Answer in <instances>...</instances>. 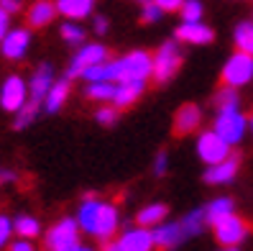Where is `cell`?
I'll return each instance as SVG.
<instances>
[{
    "instance_id": "6da1fadb",
    "label": "cell",
    "mask_w": 253,
    "mask_h": 251,
    "mask_svg": "<svg viewBox=\"0 0 253 251\" xmlns=\"http://www.w3.org/2000/svg\"><path fill=\"white\" fill-rule=\"evenodd\" d=\"M77 226L84 233H92L95 239L108 241L110 236L118 228V210L115 205L110 202H102L97 198H87L80 208V218H77Z\"/></svg>"
},
{
    "instance_id": "7a4b0ae2",
    "label": "cell",
    "mask_w": 253,
    "mask_h": 251,
    "mask_svg": "<svg viewBox=\"0 0 253 251\" xmlns=\"http://www.w3.org/2000/svg\"><path fill=\"white\" fill-rule=\"evenodd\" d=\"M54 85L51 80V67L49 64H43L34 72V77H31V85H28V100H26V105L16 113V121H13V126L16 128H26V126H31L34 123V118L36 113L41 110L43 105V100H46V93H49V87Z\"/></svg>"
},
{
    "instance_id": "3957f363",
    "label": "cell",
    "mask_w": 253,
    "mask_h": 251,
    "mask_svg": "<svg viewBox=\"0 0 253 251\" xmlns=\"http://www.w3.org/2000/svg\"><path fill=\"white\" fill-rule=\"evenodd\" d=\"M248 131V118L241 110H228V113H217L215 123H212V134L222 139L228 146L241 144Z\"/></svg>"
},
{
    "instance_id": "277c9868",
    "label": "cell",
    "mask_w": 253,
    "mask_h": 251,
    "mask_svg": "<svg viewBox=\"0 0 253 251\" xmlns=\"http://www.w3.org/2000/svg\"><path fill=\"white\" fill-rule=\"evenodd\" d=\"M154 62V72H151V77L156 82H169L174 75H176V69L182 67V51H179V44L176 41H167L164 47L156 51V56L151 59Z\"/></svg>"
},
{
    "instance_id": "5b68a950",
    "label": "cell",
    "mask_w": 253,
    "mask_h": 251,
    "mask_svg": "<svg viewBox=\"0 0 253 251\" xmlns=\"http://www.w3.org/2000/svg\"><path fill=\"white\" fill-rule=\"evenodd\" d=\"M251 80H253V56L235 51L222 67V85L230 87V90H238Z\"/></svg>"
},
{
    "instance_id": "8992f818",
    "label": "cell",
    "mask_w": 253,
    "mask_h": 251,
    "mask_svg": "<svg viewBox=\"0 0 253 251\" xmlns=\"http://www.w3.org/2000/svg\"><path fill=\"white\" fill-rule=\"evenodd\" d=\"M49 251H77L80 249V226L77 220L64 218L46 233Z\"/></svg>"
},
{
    "instance_id": "52a82bcc",
    "label": "cell",
    "mask_w": 253,
    "mask_h": 251,
    "mask_svg": "<svg viewBox=\"0 0 253 251\" xmlns=\"http://www.w3.org/2000/svg\"><path fill=\"white\" fill-rule=\"evenodd\" d=\"M121 82H146L154 72V62L146 51H130L128 56L121 59Z\"/></svg>"
},
{
    "instance_id": "ba28073f",
    "label": "cell",
    "mask_w": 253,
    "mask_h": 251,
    "mask_svg": "<svg viewBox=\"0 0 253 251\" xmlns=\"http://www.w3.org/2000/svg\"><path fill=\"white\" fill-rule=\"evenodd\" d=\"M108 62V49L102 44H87L84 49H80V54L72 59L69 64V77H82L84 72H90L92 67H100Z\"/></svg>"
},
{
    "instance_id": "9c48e42d",
    "label": "cell",
    "mask_w": 253,
    "mask_h": 251,
    "mask_svg": "<svg viewBox=\"0 0 253 251\" xmlns=\"http://www.w3.org/2000/svg\"><path fill=\"white\" fill-rule=\"evenodd\" d=\"M197 154L207 167H215V164H220V161H225L233 151H230V146L225 141L212 134V131H205V134L197 139Z\"/></svg>"
},
{
    "instance_id": "30bf717a",
    "label": "cell",
    "mask_w": 253,
    "mask_h": 251,
    "mask_svg": "<svg viewBox=\"0 0 253 251\" xmlns=\"http://www.w3.org/2000/svg\"><path fill=\"white\" fill-rule=\"evenodd\" d=\"M212 228H215V239L222 244V249H238V244L248 236V223L243 218H238L235 213L225 220H220Z\"/></svg>"
},
{
    "instance_id": "8fae6325",
    "label": "cell",
    "mask_w": 253,
    "mask_h": 251,
    "mask_svg": "<svg viewBox=\"0 0 253 251\" xmlns=\"http://www.w3.org/2000/svg\"><path fill=\"white\" fill-rule=\"evenodd\" d=\"M28 100V85L21 80V77H8L3 82V87H0V105H3V110L8 113H18Z\"/></svg>"
},
{
    "instance_id": "7c38bea8",
    "label": "cell",
    "mask_w": 253,
    "mask_h": 251,
    "mask_svg": "<svg viewBox=\"0 0 253 251\" xmlns=\"http://www.w3.org/2000/svg\"><path fill=\"white\" fill-rule=\"evenodd\" d=\"M154 249V233L146 228H128L108 251H151Z\"/></svg>"
},
{
    "instance_id": "4fadbf2b",
    "label": "cell",
    "mask_w": 253,
    "mask_h": 251,
    "mask_svg": "<svg viewBox=\"0 0 253 251\" xmlns=\"http://www.w3.org/2000/svg\"><path fill=\"white\" fill-rule=\"evenodd\" d=\"M238 169H241V156L230 154L225 161H220V164H215V167H207L205 182H207V185H228V182L235 180Z\"/></svg>"
},
{
    "instance_id": "5bb4252c",
    "label": "cell",
    "mask_w": 253,
    "mask_h": 251,
    "mask_svg": "<svg viewBox=\"0 0 253 251\" xmlns=\"http://www.w3.org/2000/svg\"><path fill=\"white\" fill-rule=\"evenodd\" d=\"M202 123V110L200 105H195V102H187V105H182L179 110H176L174 115V134L176 136H184V134H192V131H197Z\"/></svg>"
},
{
    "instance_id": "9a60e30c",
    "label": "cell",
    "mask_w": 253,
    "mask_h": 251,
    "mask_svg": "<svg viewBox=\"0 0 253 251\" xmlns=\"http://www.w3.org/2000/svg\"><path fill=\"white\" fill-rule=\"evenodd\" d=\"M28 41H31V34L26 31V28H13V31L5 34L3 44H0V51H3L5 59H21L28 49Z\"/></svg>"
},
{
    "instance_id": "2e32d148",
    "label": "cell",
    "mask_w": 253,
    "mask_h": 251,
    "mask_svg": "<svg viewBox=\"0 0 253 251\" xmlns=\"http://www.w3.org/2000/svg\"><path fill=\"white\" fill-rule=\"evenodd\" d=\"M174 34H176V41H184V44H210L215 39L212 28L205 23H182Z\"/></svg>"
},
{
    "instance_id": "e0dca14e",
    "label": "cell",
    "mask_w": 253,
    "mask_h": 251,
    "mask_svg": "<svg viewBox=\"0 0 253 251\" xmlns=\"http://www.w3.org/2000/svg\"><path fill=\"white\" fill-rule=\"evenodd\" d=\"M151 233H154V246H161V249H174L176 244H182L187 239L182 223H161Z\"/></svg>"
},
{
    "instance_id": "ac0fdd59",
    "label": "cell",
    "mask_w": 253,
    "mask_h": 251,
    "mask_svg": "<svg viewBox=\"0 0 253 251\" xmlns=\"http://www.w3.org/2000/svg\"><path fill=\"white\" fill-rule=\"evenodd\" d=\"M121 72H123V67H121V59H118V62H105V64H100V67H92L90 72H84L82 77L90 82V85H95V82L113 85L115 80L121 82Z\"/></svg>"
},
{
    "instance_id": "d6986e66",
    "label": "cell",
    "mask_w": 253,
    "mask_h": 251,
    "mask_svg": "<svg viewBox=\"0 0 253 251\" xmlns=\"http://www.w3.org/2000/svg\"><path fill=\"white\" fill-rule=\"evenodd\" d=\"M143 93V85L141 82H118L115 85V95H113V102H115V108L121 110V108H128L133 105Z\"/></svg>"
},
{
    "instance_id": "ffe728a7",
    "label": "cell",
    "mask_w": 253,
    "mask_h": 251,
    "mask_svg": "<svg viewBox=\"0 0 253 251\" xmlns=\"http://www.w3.org/2000/svg\"><path fill=\"white\" fill-rule=\"evenodd\" d=\"M230 215H233V200L230 198H217V200H212L205 208V220L212 223V226H217L220 220H225Z\"/></svg>"
},
{
    "instance_id": "44dd1931",
    "label": "cell",
    "mask_w": 253,
    "mask_h": 251,
    "mask_svg": "<svg viewBox=\"0 0 253 251\" xmlns=\"http://www.w3.org/2000/svg\"><path fill=\"white\" fill-rule=\"evenodd\" d=\"M92 0H59L56 3V10L67 18H84L92 13Z\"/></svg>"
},
{
    "instance_id": "7402d4cb",
    "label": "cell",
    "mask_w": 253,
    "mask_h": 251,
    "mask_svg": "<svg viewBox=\"0 0 253 251\" xmlns=\"http://www.w3.org/2000/svg\"><path fill=\"white\" fill-rule=\"evenodd\" d=\"M167 205L164 202H154V205H146V208L138 213V228H154V226H161V220L167 218Z\"/></svg>"
},
{
    "instance_id": "603a6c76",
    "label": "cell",
    "mask_w": 253,
    "mask_h": 251,
    "mask_svg": "<svg viewBox=\"0 0 253 251\" xmlns=\"http://www.w3.org/2000/svg\"><path fill=\"white\" fill-rule=\"evenodd\" d=\"M69 98V80H59L49 87L46 93V100H43V105H46L49 113H56L59 108L64 105V100Z\"/></svg>"
},
{
    "instance_id": "cb8c5ba5",
    "label": "cell",
    "mask_w": 253,
    "mask_h": 251,
    "mask_svg": "<svg viewBox=\"0 0 253 251\" xmlns=\"http://www.w3.org/2000/svg\"><path fill=\"white\" fill-rule=\"evenodd\" d=\"M235 47L241 54H248L253 56V21H243V23H238L235 28Z\"/></svg>"
},
{
    "instance_id": "d4e9b609",
    "label": "cell",
    "mask_w": 253,
    "mask_h": 251,
    "mask_svg": "<svg viewBox=\"0 0 253 251\" xmlns=\"http://www.w3.org/2000/svg\"><path fill=\"white\" fill-rule=\"evenodd\" d=\"M54 13H56V5H51V3H36V5L28 8V23L41 28V26L51 23Z\"/></svg>"
},
{
    "instance_id": "484cf974",
    "label": "cell",
    "mask_w": 253,
    "mask_h": 251,
    "mask_svg": "<svg viewBox=\"0 0 253 251\" xmlns=\"http://www.w3.org/2000/svg\"><path fill=\"white\" fill-rule=\"evenodd\" d=\"M39 231H41L39 220L31 218V215H18L16 220H13V233H18L21 241L23 239H34V236H39Z\"/></svg>"
},
{
    "instance_id": "4316f807",
    "label": "cell",
    "mask_w": 253,
    "mask_h": 251,
    "mask_svg": "<svg viewBox=\"0 0 253 251\" xmlns=\"http://www.w3.org/2000/svg\"><path fill=\"white\" fill-rule=\"evenodd\" d=\"M241 105V98H238V90H230V87H222L215 95V108L217 113H228V110H238Z\"/></svg>"
},
{
    "instance_id": "83f0119b",
    "label": "cell",
    "mask_w": 253,
    "mask_h": 251,
    "mask_svg": "<svg viewBox=\"0 0 253 251\" xmlns=\"http://www.w3.org/2000/svg\"><path fill=\"white\" fill-rule=\"evenodd\" d=\"M182 231H184V236H197L202 228H205V210H192V213H187L182 220Z\"/></svg>"
},
{
    "instance_id": "f1b7e54d",
    "label": "cell",
    "mask_w": 253,
    "mask_h": 251,
    "mask_svg": "<svg viewBox=\"0 0 253 251\" xmlns=\"http://www.w3.org/2000/svg\"><path fill=\"white\" fill-rule=\"evenodd\" d=\"M115 95V85H108V82H95L87 87V98H92V100H113Z\"/></svg>"
},
{
    "instance_id": "f546056e",
    "label": "cell",
    "mask_w": 253,
    "mask_h": 251,
    "mask_svg": "<svg viewBox=\"0 0 253 251\" xmlns=\"http://www.w3.org/2000/svg\"><path fill=\"white\" fill-rule=\"evenodd\" d=\"M182 23H202V5L197 0L182 3Z\"/></svg>"
},
{
    "instance_id": "4dcf8cb0",
    "label": "cell",
    "mask_w": 253,
    "mask_h": 251,
    "mask_svg": "<svg viewBox=\"0 0 253 251\" xmlns=\"http://www.w3.org/2000/svg\"><path fill=\"white\" fill-rule=\"evenodd\" d=\"M62 39L67 44H82L84 41V28H80L77 23H64L62 26Z\"/></svg>"
},
{
    "instance_id": "1f68e13d",
    "label": "cell",
    "mask_w": 253,
    "mask_h": 251,
    "mask_svg": "<svg viewBox=\"0 0 253 251\" xmlns=\"http://www.w3.org/2000/svg\"><path fill=\"white\" fill-rule=\"evenodd\" d=\"M118 110L115 105H102L100 110H97V123H102V126H113L115 121H118Z\"/></svg>"
},
{
    "instance_id": "d6a6232c",
    "label": "cell",
    "mask_w": 253,
    "mask_h": 251,
    "mask_svg": "<svg viewBox=\"0 0 253 251\" xmlns=\"http://www.w3.org/2000/svg\"><path fill=\"white\" fill-rule=\"evenodd\" d=\"M161 16H164V10H161L156 3H146L143 10H141V21H143V23H154V21H159Z\"/></svg>"
},
{
    "instance_id": "836d02e7",
    "label": "cell",
    "mask_w": 253,
    "mask_h": 251,
    "mask_svg": "<svg viewBox=\"0 0 253 251\" xmlns=\"http://www.w3.org/2000/svg\"><path fill=\"white\" fill-rule=\"evenodd\" d=\"M10 233H13V220H10L8 215H0V249L8 244Z\"/></svg>"
},
{
    "instance_id": "e575fe53",
    "label": "cell",
    "mask_w": 253,
    "mask_h": 251,
    "mask_svg": "<svg viewBox=\"0 0 253 251\" xmlns=\"http://www.w3.org/2000/svg\"><path fill=\"white\" fill-rule=\"evenodd\" d=\"M167 164H169L167 151H161V154L156 156V161H154V172H156V174H164V172H167Z\"/></svg>"
},
{
    "instance_id": "d590c367",
    "label": "cell",
    "mask_w": 253,
    "mask_h": 251,
    "mask_svg": "<svg viewBox=\"0 0 253 251\" xmlns=\"http://www.w3.org/2000/svg\"><path fill=\"white\" fill-rule=\"evenodd\" d=\"M5 34H8V13L0 8V44H3Z\"/></svg>"
},
{
    "instance_id": "8d00e7d4",
    "label": "cell",
    "mask_w": 253,
    "mask_h": 251,
    "mask_svg": "<svg viewBox=\"0 0 253 251\" xmlns=\"http://www.w3.org/2000/svg\"><path fill=\"white\" fill-rule=\"evenodd\" d=\"M95 31H97V34H105V31H108V18L95 16Z\"/></svg>"
},
{
    "instance_id": "74e56055",
    "label": "cell",
    "mask_w": 253,
    "mask_h": 251,
    "mask_svg": "<svg viewBox=\"0 0 253 251\" xmlns=\"http://www.w3.org/2000/svg\"><path fill=\"white\" fill-rule=\"evenodd\" d=\"M10 251H36L28 241H16V244H10Z\"/></svg>"
},
{
    "instance_id": "f35d334b",
    "label": "cell",
    "mask_w": 253,
    "mask_h": 251,
    "mask_svg": "<svg viewBox=\"0 0 253 251\" xmlns=\"http://www.w3.org/2000/svg\"><path fill=\"white\" fill-rule=\"evenodd\" d=\"M13 180H16V174H13L10 169H0V185H3V182H13Z\"/></svg>"
},
{
    "instance_id": "ab89813d",
    "label": "cell",
    "mask_w": 253,
    "mask_h": 251,
    "mask_svg": "<svg viewBox=\"0 0 253 251\" xmlns=\"http://www.w3.org/2000/svg\"><path fill=\"white\" fill-rule=\"evenodd\" d=\"M0 8H3L5 13H13V10H18V3H13V0H8V3H0Z\"/></svg>"
},
{
    "instance_id": "60d3db41",
    "label": "cell",
    "mask_w": 253,
    "mask_h": 251,
    "mask_svg": "<svg viewBox=\"0 0 253 251\" xmlns=\"http://www.w3.org/2000/svg\"><path fill=\"white\" fill-rule=\"evenodd\" d=\"M77 251H92V249H90V246H80Z\"/></svg>"
},
{
    "instance_id": "b9f144b4",
    "label": "cell",
    "mask_w": 253,
    "mask_h": 251,
    "mask_svg": "<svg viewBox=\"0 0 253 251\" xmlns=\"http://www.w3.org/2000/svg\"><path fill=\"white\" fill-rule=\"evenodd\" d=\"M248 126H251V134H253V115H251V121H248Z\"/></svg>"
},
{
    "instance_id": "7bdbcfd3",
    "label": "cell",
    "mask_w": 253,
    "mask_h": 251,
    "mask_svg": "<svg viewBox=\"0 0 253 251\" xmlns=\"http://www.w3.org/2000/svg\"><path fill=\"white\" fill-rule=\"evenodd\" d=\"M220 251H238V249H220Z\"/></svg>"
}]
</instances>
